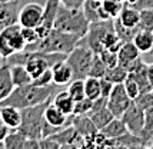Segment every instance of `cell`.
Masks as SVG:
<instances>
[{"mask_svg":"<svg viewBox=\"0 0 153 149\" xmlns=\"http://www.w3.org/2000/svg\"><path fill=\"white\" fill-rule=\"evenodd\" d=\"M139 27H126L123 26L117 19H114V32L117 33V36L120 37V40L123 43L126 42H133V37L136 36V33L139 32Z\"/></svg>","mask_w":153,"mask_h":149,"instance_id":"obj_31","label":"cell"},{"mask_svg":"<svg viewBox=\"0 0 153 149\" xmlns=\"http://www.w3.org/2000/svg\"><path fill=\"white\" fill-rule=\"evenodd\" d=\"M125 125H126L127 130L130 133L136 136H140L143 132V126H145V110L140 108L136 102H132L130 106L125 110V113L120 118Z\"/></svg>","mask_w":153,"mask_h":149,"instance_id":"obj_9","label":"cell"},{"mask_svg":"<svg viewBox=\"0 0 153 149\" xmlns=\"http://www.w3.org/2000/svg\"><path fill=\"white\" fill-rule=\"evenodd\" d=\"M52 72H53V83H56L57 86L69 85L74 77L73 69L70 68V65L66 60L57 62L52 68Z\"/></svg>","mask_w":153,"mask_h":149,"instance_id":"obj_15","label":"cell"},{"mask_svg":"<svg viewBox=\"0 0 153 149\" xmlns=\"http://www.w3.org/2000/svg\"><path fill=\"white\" fill-rule=\"evenodd\" d=\"M59 7H60V0H46L42 22H40L39 26L36 27L40 39L46 37L47 34L54 29V20H56L57 12H59Z\"/></svg>","mask_w":153,"mask_h":149,"instance_id":"obj_11","label":"cell"},{"mask_svg":"<svg viewBox=\"0 0 153 149\" xmlns=\"http://www.w3.org/2000/svg\"><path fill=\"white\" fill-rule=\"evenodd\" d=\"M100 132L106 136V138H109V139H116V138L127 133L129 130H127L125 122H123L120 118H114L113 121H110L105 128L100 129Z\"/></svg>","mask_w":153,"mask_h":149,"instance_id":"obj_22","label":"cell"},{"mask_svg":"<svg viewBox=\"0 0 153 149\" xmlns=\"http://www.w3.org/2000/svg\"><path fill=\"white\" fill-rule=\"evenodd\" d=\"M85 92L86 96L90 98L92 101L97 99L102 96V86H100V79L93 77V76H87L85 79Z\"/></svg>","mask_w":153,"mask_h":149,"instance_id":"obj_30","label":"cell"},{"mask_svg":"<svg viewBox=\"0 0 153 149\" xmlns=\"http://www.w3.org/2000/svg\"><path fill=\"white\" fill-rule=\"evenodd\" d=\"M45 7L39 3H27L20 9L19 25L22 27H37L43 17Z\"/></svg>","mask_w":153,"mask_h":149,"instance_id":"obj_12","label":"cell"},{"mask_svg":"<svg viewBox=\"0 0 153 149\" xmlns=\"http://www.w3.org/2000/svg\"><path fill=\"white\" fill-rule=\"evenodd\" d=\"M0 1H10V0H0Z\"/></svg>","mask_w":153,"mask_h":149,"instance_id":"obj_49","label":"cell"},{"mask_svg":"<svg viewBox=\"0 0 153 149\" xmlns=\"http://www.w3.org/2000/svg\"><path fill=\"white\" fill-rule=\"evenodd\" d=\"M106 72H107L106 63L102 60V57L99 56V53H94L93 62H92V66H90V70H89V76L102 79V77L106 76Z\"/></svg>","mask_w":153,"mask_h":149,"instance_id":"obj_34","label":"cell"},{"mask_svg":"<svg viewBox=\"0 0 153 149\" xmlns=\"http://www.w3.org/2000/svg\"><path fill=\"white\" fill-rule=\"evenodd\" d=\"M102 6L105 9L109 19H117L125 7V0H102Z\"/></svg>","mask_w":153,"mask_h":149,"instance_id":"obj_29","label":"cell"},{"mask_svg":"<svg viewBox=\"0 0 153 149\" xmlns=\"http://www.w3.org/2000/svg\"><path fill=\"white\" fill-rule=\"evenodd\" d=\"M82 36L69 32L53 29L46 37L39 39L32 45H27L25 50L29 52H46V53H65L69 54L77 45Z\"/></svg>","mask_w":153,"mask_h":149,"instance_id":"obj_2","label":"cell"},{"mask_svg":"<svg viewBox=\"0 0 153 149\" xmlns=\"http://www.w3.org/2000/svg\"><path fill=\"white\" fill-rule=\"evenodd\" d=\"M39 146L40 149H59L60 145L52 138H42L39 139Z\"/></svg>","mask_w":153,"mask_h":149,"instance_id":"obj_44","label":"cell"},{"mask_svg":"<svg viewBox=\"0 0 153 149\" xmlns=\"http://www.w3.org/2000/svg\"><path fill=\"white\" fill-rule=\"evenodd\" d=\"M60 3L70 9H82L85 0H60Z\"/></svg>","mask_w":153,"mask_h":149,"instance_id":"obj_45","label":"cell"},{"mask_svg":"<svg viewBox=\"0 0 153 149\" xmlns=\"http://www.w3.org/2000/svg\"><path fill=\"white\" fill-rule=\"evenodd\" d=\"M152 52H153V50H152Z\"/></svg>","mask_w":153,"mask_h":149,"instance_id":"obj_52","label":"cell"},{"mask_svg":"<svg viewBox=\"0 0 153 149\" xmlns=\"http://www.w3.org/2000/svg\"><path fill=\"white\" fill-rule=\"evenodd\" d=\"M92 106H93V101L86 96V98H83L82 101L76 102L73 115H89V112H90Z\"/></svg>","mask_w":153,"mask_h":149,"instance_id":"obj_37","label":"cell"},{"mask_svg":"<svg viewBox=\"0 0 153 149\" xmlns=\"http://www.w3.org/2000/svg\"><path fill=\"white\" fill-rule=\"evenodd\" d=\"M123 85H125V89H126L127 95L130 96V99H132V101H134V99L142 93V92H140L139 85H137V82L134 80V77L132 76V74H127V77L125 79Z\"/></svg>","mask_w":153,"mask_h":149,"instance_id":"obj_36","label":"cell"},{"mask_svg":"<svg viewBox=\"0 0 153 149\" xmlns=\"http://www.w3.org/2000/svg\"><path fill=\"white\" fill-rule=\"evenodd\" d=\"M49 138L54 139L60 145V148H86L85 136L80 135L73 125L60 129L59 132H56Z\"/></svg>","mask_w":153,"mask_h":149,"instance_id":"obj_10","label":"cell"},{"mask_svg":"<svg viewBox=\"0 0 153 149\" xmlns=\"http://www.w3.org/2000/svg\"><path fill=\"white\" fill-rule=\"evenodd\" d=\"M14 85L12 80L10 65L4 62V65L0 66V102H3L7 96L13 92Z\"/></svg>","mask_w":153,"mask_h":149,"instance_id":"obj_20","label":"cell"},{"mask_svg":"<svg viewBox=\"0 0 153 149\" xmlns=\"http://www.w3.org/2000/svg\"><path fill=\"white\" fill-rule=\"evenodd\" d=\"M125 4L134 7L140 12V10H146V9H153V0H125Z\"/></svg>","mask_w":153,"mask_h":149,"instance_id":"obj_42","label":"cell"},{"mask_svg":"<svg viewBox=\"0 0 153 149\" xmlns=\"http://www.w3.org/2000/svg\"><path fill=\"white\" fill-rule=\"evenodd\" d=\"M32 83L36 85V86H47V85H52V83H53V72H52V68L45 70V72L42 74H39L37 77H34Z\"/></svg>","mask_w":153,"mask_h":149,"instance_id":"obj_39","label":"cell"},{"mask_svg":"<svg viewBox=\"0 0 153 149\" xmlns=\"http://www.w3.org/2000/svg\"><path fill=\"white\" fill-rule=\"evenodd\" d=\"M114 30V20L113 19H106V20H99L90 23L89 30L85 37L80 39V45H86L93 50L94 53H99L103 49V40L107 33Z\"/></svg>","mask_w":153,"mask_h":149,"instance_id":"obj_7","label":"cell"},{"mask_svg":"<svg viewBox=\"0 0 153 149\" xmlns=\"http://www.w3.org/2000/svg\"><path fill=\"white\" fill-rule=\"evenodd\" d=\"M117 57H119V65H122L123 68L126 69L132 62L139 59L140 52L133 42H126V43H123L120 46L119 52H117Z\"/></svg>","mask_w":153,"mask_h":149,"instance_id":"obj_18","label":"cell"},{"mask_svg":"<svg viewBox=\"0 0 153 149\" xmlns=\"http://www.w3.org/2000/svg\"><path fill=\"white\" fill-rule=\"evenodd\" d=\"M22 34H23V39L26 42V46L32 45V43H34V42H37L40 39L36 27H22Z\"/></svg>","mask_w":153,"mask_h":149,"instance_id":"obj_41","label":"cell"},{"mask_svg":"<svg viewBox=\"0 0 153 149\" xmlns=\"http://www.w3.org/2000/svg\"><path fill=\"white\" fill-rule=\"evenodd\" d=\"M134 102H136L143 110L152 108L153 106V92L149 90V92H145V93H140V95L134 99Z\"/></svg>","mask_w":153,"mask_h":149,"instance_id":"obj_40","label":"cell"},{"mask_svg":"<svg viewBox=\"0 0 153 149\" xmlns=\"http://www.w3.org/2000/svg\"><path fill=\"white\" fill-rule=\"evenodd\" d=\"M0 116L10 130L19 129L22 125V109L16 106H0Z\"/></svg>","mask_w":153,"mask_h":149,"instance_id":"obj_19","label":"cell"},{"mask_svg":"<svg viewBox=\"0 0 153 149\" xmlns=\"http://www.w3.org/2000/svg\"><path fill=\"white\" fill-rule=\"evenodd\" d=\"M82 10L85 12L87 20L90 23L109 19V16L106 14L105 9L102 6V0H85V3L82 6Z\"/></svg>","mask_w":153,"mask_h":149,"instance_id":"obj_16","label":"cell"},{"mask_svg":"<svg viewBox=\"0 0 153 149\" xmlns=\"http://www.w3.org/2000/svg\"><path fill=\"white\" fill-rule=\"evenodd\" d=\"M139 29L140 30H149V32H153V9L140 10Z\"/></svg>","mask_w":153,"mask_h":149,"instance_id":"obj_35","label":"cell"},{"mask_svg":"<svg viewBox=\"0 0 153 149\" xmlns=\"http://www.w3.org/2000/svg\"><path fill=\"white\" fill-rule=\"evenodd\" d=\"M45 119H46V122H49L50 125L62 129V128H66V126H70V125H72L73 115H66L63 110H60V109L54 105L53 99H52V102L47 105L46 110H45Z\"/></svg>","mask_w":153,"mask_h":149,"instance_id":"obj_14","label":"cell"},{"mask_svg":"<svg viewBox=\"0 0 153 149\" xmlns=\"http://www.w3.org/2000/svg\"><path fill=\"white\" fill-rule=\"evenodd\" d=\"M26 139H27V136L23 135L19 129H13V130L9 132V135L3 141L1 146L4 149H25Z\"/></svg>","mask_w":153,"mask_h":149,"instance_id":"obj_27","label":"cell"},{"mask_svg":"<svg viewBox=\"0 0 153 149\" xmlns=\"http://www.w3.org/2000/svg\"><path fill=\"white\" fill-rule=\"evenodd\" d=\"M26 49V42L22 34V26L19 23L4 27L0 30V57L6 60L12 54Z\"/></svg>","mask_w":153,"mask_h":149,"instance_id":"obj_5","label":"cell"},{"mask_svg":"<svg viewBox=\"0 0 153 149\" xmlns=\"http://www.w3.org/2000/svg\"><path fill=\"white\" fill-rule=\"evenodd\" d=\"M133 43L139 49L140 53H149L153 50V32L139 30L133 37Z\"/></svg>","mask_w":153,"mask_h":149,"instance_id":"obj_26","label":"cell"},{"mask_svg":"<svg viewBox=\"0 0 153 149\" xmlns=\"http://www.w3.org/2000/svg\"><path fill=\"white\" fill-rule=\"evenodd\" d=\"M10 73H12V80H13L14 88L29 85L33 82V76L29 73L26 66H23V65H10Z\"/></svg>","mask_w":153,"mask_h":149,"instance_id":"obj_23","label":"cell"},{"mask_svg":"<svg viewBox=\"0 0 153 149\" xmlns=\"http://www.w3.org/2000/svg\"><path fill=\"white\" fill-rule=\"evenodd\" d=\"M67 92L74 101H82L83 98H86V92H85V79H73L67 85Z\"/></svg>","mask_w":153,"mask_h":149,"instance_id":"obj_32","label":"cell"},{"mask_svg":"<svg viewBox=\"0 0 153 149\" xmlns=\"http://www.w3.org/2000/svg\"><path fill=\"white\" fill-rule=\"evenodd\" d=\"M127 70L122 65H116L113 68H107V72H106V79H109L110 82H113L114 85L116 83H123L125 79L127 77Z\"/></svg>","mask_w":153,"mask_h":149,"instance_id":"obj_33","label":"cell"},{"mask_svg":"<svg viewBox=\"0 0 153 149\" xmlns=\"http://www.w3.org/2000/svg\"><path fill=\"white\" fill-rule=\"evenodd\" d=\"M100 86H102V96H103V98H109L110 92L113 90L114 83L110 82L109 79H106V77H102V79H100Z\"/></svg>","mask_w":153,"mask_h":149,"instance_id":"obj_43","label":"cell"},{"mask_svg":"<svg viewBox=\"0 0 153 149\" xmlns=\"http://www.w3.org/2000/svg\"><path fill=\"white\" fill-rule=\"evenodd\" d=\"M0 30H1V29H0ZM0 60H1V57H0Z\"/></svg>","mask_w":153,"mask_h":149,"instance_id":"obj_50","label":"cell"},{"mask_svg":"<svg viewBox=\"0 0 153 149\" xmlns=\"http://www.w3.org/2000/svg\"><path fill=\"white\" fill-rule=\"evenodd\" d=\"M89 26L90 22L87 20L86 14L82 9H70L60 3L59 12L54 20V29L85 37L89 30Z\"/></svg>","mask_w":153,"mask_h":149,"instance_id":"obj_3","label":"cell"},{"mask_svg":"<svg viewBox=\"0 0 153 149\" xmlns=\"http://www.w3.org/2000/svg\"><path fill=\"white\" fill-rule=\"evenodd\" d=\"M140 138L143 139L146 148H149V145L153 142V106L145 110V126Z\"/></svg>","mask_w":153,"mask_h":149,"instance_id":"obj_28","label":"cell"},{"mask_svg":"<svg viewBox=\"0 0 153 149\" xmlns=\"http://www.w3.org/2000/svg\"><path fill=\"white\" fill-rule=\"evenodd\" d=\"M9 132H10V128L4 123V121H3L1 116H0V145L3 143L4 139H6V136L9 135Z\"/></svg>","mask_w":153,"mask_h":149,"instance_id":"obj_46","label":"cell"},{"mask_svg":"<svg viewBox=\"0 0 153 149\" xmlns=\"http://www.w3.org/2000/svg\"><path fill=\"white\" fill-rule=\"evenodd\" d=\"M57 92V85L52 83L47 86H36L33 83L16 86L13 92L7 96L3 102H0V106H16L19 109L36 106L42 102L49 101Z\"/></svg>","mask_w":153,"mask_h":149,"instance_id":"obj_1","label":"cell"},{"mask_svg":"<svg viewBox=\"0 0 153 149\" xmlns=\"http://www.w3.org/2000/svg\"><path fill=\"white\" fill-rule=\"evenodd\" d=\"M72 125L76 128V130L80 135L85 136V139L93 136L96 132H99V129L96 128V125L93 123L89 115H73Z\"/></svg>","mask_w":153,"mask_h":149,"instance_id":"obj_17","label":"cell"},{"mask_svg":"<svg viewBox=\"0 0 153 149\" xmlns=\"http://www.w3.org/2000/svg\"><path fill=\"white\" fill-rule=\"evenodd\" d=\"M130 96L127 95L125 85L123 83H116L113 86V90L110 92V95L107 98V108L110 109V112L114 115V118H122L130 103H132Z\"/></svg>","mask_w":153,"mask_h":149,"instance_id":"obj_8","label":"cell"},{"mask_svg":"<svg viewBox=\"0 0 153 149\" xmlns=\"http://www.w3.org/2000/svg\"><path fill=\"white\" fill-rule=\"evenodd\" d=\"M99 56L102 57V60L106 63L107 68H113L116 65H119V57H117V52H113V50H107V49H103L99 52Z\"/></svg>","mask_w":153,"mask_h":149,"instance_id":"obj_38","label":"cell"},{"mask_svg":"<svg viewBox=\"0 0 153 149\" xmlns=\"http://www.w3.org/2000/svg\"><path fill=\"white\" fill-rule=\"evenodd\" d=\"M147 77L153 86V63H147Z\"/></svg>","mask_w":153,"mask_h":149,"instance_id":"obj_47","label":"cell"},{"mask_svg":"<svg viewBox=\"0 0 153 149\" xmlns=\"http://www.w3.org/2000/svg\"><path fill=\"white\" fill-rule=\"evenodd\" d=\"M53 103L60 109L63 110L66 115H73L74 110V105H76V101L70 96V93L66 90H57L53 96Z\"/></svg>","mask_w":153,"mask_h":149,"instance_id":"obj_21","label":"cell"},{"mask_svg":"<svg viewBox=\"0 0 153 149\" xmlns=\"http://www.w3.org/2000/svg\"><path fill=\"white\" fill-rule=\"evenodd\" d=\"M52 99L53 98H50L46 102H42L36 106L22 109V125H20L19 130L23 135H26L27 138H33V139H42V123L45 118V110H46L47 105L52 102Z\"/></svg>","mask_w":153,"mask_h":149,"instance_id":"obj_4","label":"cell"},{"mask_svg":"<svg viewBox=\"0 0 153 149\" xmlns=\"http://www.w3.org/2000/svg\"><path fill=\"white\" fill-rule=\"evenodd\" d=\"M89 116H90V119L93 121V123L96 125V128L99 129V130L102 128H105L110 121L114 119V115L110 112V109L107 108V105L103 106V108L90 110V112H89Z\"/></svg>","mask_w":153,"mask_h":149,"instance_id":"obj_24","label":"cell"},{"mask_svg":"<svg viewBox=\"0 0 153 149\" xmlns=\"http://www.w3.org/2000/svg\"><path fill=\"white\" fill-rule=\"evenodd\" d=\"M149 148H153V142L150 143V145H149Z\"/></svg>","mask_w":153,"mask_h":149,"instance_id":"obj_48","label":"cell"},{"mask_svg":"<svg viewBox=\"0 0 153 149\" xmlns=\"http://www.w3.org/2000/svg\"><path fill=\"white\" fill-rule=\"evenodd\" d=\"M152 92H153V88H152Z\"/></svg>","mask_w":153,"mask_h":149,"instance_id":"obj_51","label":"cell"},{"mask_svg":"<svg viewBox=\"0 0 153 149\" xmlns=\"http://www.w3.org/2000/svg\"><path fill=\"white\" fill-rule=\"evenodd\" d=\"M20 3L19 0H10V1H0V29L12 26L19 23Z\"/></svg>","mask_w":153,"mask_h":149,"instance_id":"obj_13","label":"cell"},{"mask_svg":"<svg viewBox=\"0 0 153 149\" xmlns=\"http://www.w3.org/2000/svg\"><path fill=\"white\" fill-rule=\"evenodd\" d=\"M94 57V52L86 45H77L67 54L66 62L73 69V79H86Z\"/></svg>","mask_w":153,"mask_h":149,"instance_id":"obj_6","label":"cell"},{"mask_svg":"<svg viewBox=\"0 0 153 149\" xmlns=\"http://www.w3.org/2000/svg\"><path fill=\"white\" fill-rule=\"evenodd\" d=\"M117 20L126 27H139V22H140V12L134 7L126 6L123 7L122 13L119 14Z\"/></svg>","mask_w":153,"mask_h":149,"instance_id":"obj_25","label":"cell"}]
</instances>
